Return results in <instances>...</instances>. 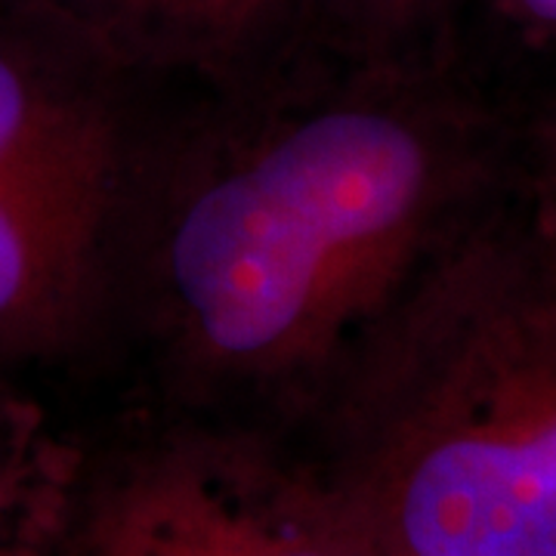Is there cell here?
Returning <instances> with one entry per match:
<instances>
[{
	"label": "cell",
	"mask_w": 556,
	"mask_h": 556,
	"mask_svg": "<svg viewBox=\"0 0 556 556\" xmlns=\"http://www.w3.org/2000/svg\"><path fill=\"white\" fill-rule=\"evenodd\" d=\"M121 84L38 0H0V378L115 298L142 155Z\"/></svg>",
	"instance_id": "obj_3"
},
{
	"label": "cell",
	"mask_w": 556,
	"mask_h": 556,
	"mask_svg": "<svg viewBox=\"0 0 556 556\" xmlns=\"http://www.w3.org/2000/svg\"><path fill=\"white\" fill-rule=\"evenodd\" d=\"M43 556H387L313 455L186 420L80 457Z\"/></svg>",
	"instance_id": "obj_4"
},
{
	"label": "cell",
	"mask_w": 556,
	"mask_h": 556,
	"mask_svg": "<svg viewBox=\"0 0 556 556\" xmlns=\"http://www.w3.org/2000/svg\"><path fill=\"white\" fill-rule=\"evenodd\" d=\"M84 452L10 378H0V556H43Z\"/></svg>",
	"instance_id": "obj_6"
},
{
	"label": "cell",
	"mask_w": 556,
	"mask_h": 556,
	"mask_svg": "<svg viewBox=\"0 0 556 556\" xmlns=\"http://www.w3.org/2000/svg\"><path fill=\"white\" fill-rule=\"evenodd\" d=\"M457 0H306L313 43L371 60H439Z\"/></svg>",
	"instance_id": "obj_7"
},
{
	"label": "cell",
	"mask_w": 556,
	"mask_h": 556,
	"mask_svg": "<svg viewBox=\"0 0 556 556\" xmlns=\"http://www.w3.org/2000/svg\"><path fill=\"white\" fill-rule=\"evenodd\" d=\"M313 415L316 457L387 556H556V263L504 189Z\"/></svg>",
	"instance_id": "obj_2"
},
{
	"label": "cell",
	"mask_w": 556,
	"mask_h": 556,
	"mask_svg": "<svg viewBox=\"0 0 556 556\" xmlns=\"http://www.w3.org/2000/svg\"><path fill=\"white\" fill-rule=\"evenodd\" d=\"M492 7L522 38L556 50V0H492Z\"/></svg>",
	"instance_id": "obj_9"
},
{
	"label": "cell",
	"mask_w": 556,
	"mask_h": 556,
	"mask_svg": "<svg viewBox=\"0 0 556 556\" xmlns=\"http://www.w3.org/2000/svg\"><path fill=\"white\" fill-rule=\"evenodd\" d=\"M309 50V47H306ZM278 68L152 177L139 155L121 266L182 390L313 415L365 334L504 189L507 121L442 60ZM121 273V269H118Z\"/></svg>",
	"instance_id": "obj_1"
},
{
	"label": "cell",
	"mask_w": 556,
	"mask_h": 556,
	"mask_svg": "<svg viewBox=\"0 0 556 556\" xmlns=\"http://www.w3.org/2000/svg\"><path fill=\"white\" fill-rule=\"evenodd\" d=\"M121 80L189 75L217 90L313 43L306 0H38Z\"/></svg>",
	"instance_id": "obj_5"
},
{
	"label": "cell",
	"mask_w": 556,
	"mask_h": 556,
	"mask_svg": "<svg viewBox=\"0 0 556 556\" xmlns=\"http://www.w3.org/2000/svg\"><path fill=\"white\" fill-rule=\"evenodd\" d=\"M504 192L556 263V84L507 124Z\"/></svg>",
	"instance_id": "obj_8"
}]
</instances>
